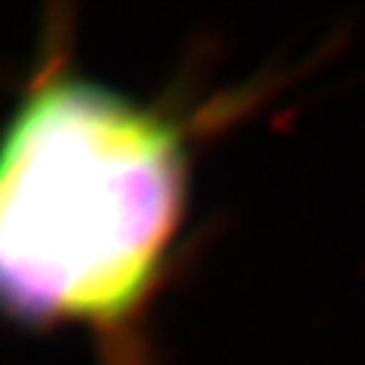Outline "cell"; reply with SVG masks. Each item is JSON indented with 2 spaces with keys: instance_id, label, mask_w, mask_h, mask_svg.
<instances>
[{
  "instance_id": "1",
  "label": "cell",
  "mask_w": 365,
  "mask_h": 365,
  "mask_svg": "<svg viewBox=\"0 0 365 365\" xmlns=\"http://www.w3.org/2000/svg\"><path fill=\"white\" fill-rule=\"evenodd\" d=\"M182 148L109 86L53 76L18 107L0 173V282L26 319H114L178 221Z\"/></svg>"
}]
</instances>
